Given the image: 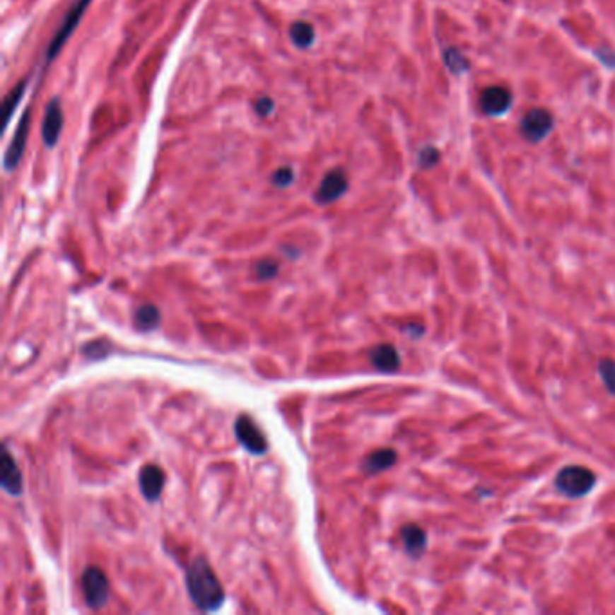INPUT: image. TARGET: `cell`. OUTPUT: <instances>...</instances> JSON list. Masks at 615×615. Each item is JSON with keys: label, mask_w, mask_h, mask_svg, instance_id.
<instances>
[{"label": "cell", "mask_w": 615, "mask_h": 615, "mask_svg": "<svg viewBox=\"0 0 615 615\" xmlns=\"http://www.w3.org/2000/svg\"><path fill=\"white\" fill-rule=\"evenodd\" d=\"M186 587L195 607L204 611H215L222 607L226 592L217 574L204 558H197L189 565L186 574Z\"/></svg>", "instance_id": "1"}, {"label": "cell", "mask_w": 615, "mask_h": 615, "mask_svg": "<svg viewBox=\"0 0 615 615\" xmlns=\"http://www.w3.org/2000/svg\"><path fill=\"white\" fill-rule=\"evenodd\" d=\"M595 486V474L588 467L567 466L556 476V489L568 498H581Z\"/></svg>", "instance_id": "2"}, {"label": "cell", "mask_w": 615, "mask_h": 615, "mask_svg": "<svg viewBox=\"0 0 615 615\" xmlns=\"http://www.w3.org/2000/svg\"><path fill=\"white\" fill-rule=\"evenodd\" d=\"M81 588H83L85 601L93 610H100L107 604L110 594L109 579L105 572L98 567H87L81 575Z\"/></svg>", "instance_id": "3"}, {"label": "cell", "mask_w": 615, "mask_h": 615, "mask_svg": "<svg viewBox=\"0 0 615 615\" xmlns=\"http://www.w3.org/2000/svg\"><path fill=\"white\" fill-rule=\"evenodd\" d=\"M235 435H237L238 443L253 455H264L269 450V443H267L266 435L260 430L257 423L250 415H240L235 421Z\"/></svg>", "instance_id": "4"}, {"label": "cell", "mask_w": 615, "mask_h": 615, "mask_svg": "<svg viewBox=\"0 0 615 615\" xmlns=\"http://www.w3.org/2000/svg\"><path fill=\"white\" fill-rule=\"evenodd\" d=\"M29 127H31V110H25V112L22 114L20 121H18V125H16L15 136H13L11 143H9L8 150H6L4 168L8 170V172H11V170H15L16 166H18V161H20L22 153H24L25 143H28Z\"/></svg>", "instance_id": "5"}, {"label": "cell", "mask_w": 615, "mask_h": 615, "mask_svg": "<svg viewBox=\"0 0 615 615\" xmlns=\"http://www.w3.org/2000/svg\"><path fill=\"white\" fill-rule=\"evenodd\" d=\"M90 4V0H80L76 6H74L71 11H69V15L65 16L64 24H62V28L58 29V33L54 35V38H52L51 45H49V52H47V58L49 60H52V58L57 57L58 52H60V49L64 47L65 42L69 40V37L73 35L74 29L78 28V24H80L81 16H83V11L87 9V6Z\"/></svg>", "instance_id": "6"}, {"label": "cell", "mask_w": 615, "mask_h": 615, "mask_svg": "<svg viewBox=\"0 0 615 615\" xmlns=\"http://www.w3.org/2000/svg\"><path fill=\"white\" fill-rule=\"evenodd\" d=\"M554 127L552 114L545 109H532L522 119V132L531 141H541Z\"/></svg>", "instance_id": "7"}, {"label": "cell", "mask_w": 615, "mask_h": 615, "mask_svg": "<svg viewBox=\"0 0 615 615\" xmlns=\"http://www.w3.org/2000/svg\"><path fill=\"white\" fill-rule=\"evenodd\" d=\"M62 129H64V112L58 100H51L45 109L44 123H42V139L45 146L52 148L60 139Z\"/></svg>", "instance_id": "8"}, {"label": "cell", "mask_w": 615, "mask_h": 615, "mask_svg": "<svg viewBox=\"0 0 615 615\" xmlns=\"http://www.w3.org/2000/svg\"><path fill=\"white\" fill-rule=\"evenodd\" d=\"M2 489L11 496H20L22 491H24V479H22L20 467L16 464L15 457L9 453L8 446H4V453H2Z\"/></svg>", "instance_id": "9"}, {"label": "cell", "mask_w": 615, "mask_h": 615, "mask_svg": "<svg viewBox=\"0 0 615 615\" xmlns=\"http://www.w3.org/2000/svg\"><path fill=\"white\" fill-rule=\"evenodd\" d=\"M166 474L156 464H146L141 471H139V487L141 493L148 502H156L161 496L163 489H165Z\"/></svg>", "instance_id": "10"}, {"label": "cell", "mask_w": 615, "mask_h": 615, "mask_svg": "<svg viewBox=\"0 0 615 615\" xmlns=\"http://www.w3.org/2000/svg\"><path fill=\"white\" fill-rule=\"evenodd\" d=\"M346 188H348V181H346L345 173L341 170H332L323 177L322 184L316 192V201L320 204H330V202L338 201L346 192Z\"/></svg>", "instance_id": "11"}, {"label": "cell", "mask_w": 615, "mask_h": 615, "mask_svg": "<svg viewBox=\"0 0 615 615\" xmlns=\"http://www.w3.org/2000/svg\"><path fill=\"white\" fill-rule=\"evenodd\" d=\"M511 101H512L511 93H509L505 87H500V85L487 87V89L480 94V105H482V109L486 110L489 116H502L503 112L509 110Z\"/></svg>", "instance_id": "12"}, {"label": "cell", "mask_w": 615, "mask_h": 615, "mask_svg": "<svg viewBox=\"0 0 615 615\" xmlns=\"http://www.w3.org/2000/svg\"><path fill=\"white\" fill-rule=\"evenodd\" d=\"M370 361L379 372L390 374V372L399 370L401 356H399L397 348L394 345H377L375 348L370 350Z\"/></svg>", "instance_id": "13"}, {"label": "cell", "mask_w": 615, "mask_h": 615, "mask_svg": "<svg viewBox=\"0 0 615 615\" xmlns=\"http://www.w3.org/2000/svg\"><path fill=\"white\" fill-rule=\"evenodd\" d=\"M401 538L402 545H404V549H406V552L411 558H421L423 552L426 551L428 534L418 525L402 527Z\"/></svg>", "instance_id": "14"}, {"label": "cell", "mask_w": 615, "mask_h": 615, "mask_svg": "<svg viewBox=\"0 0 615 615\" xmlns=\"http://www.w3.org/2000/svg\"><path fill=\"white\" fill-rule=\"evenodd\" d=\"M397 462V453L390 447H382V450L374 451L365 459L363 462V469L366 473H381V471L388 469Z\"/></svg>", "instance_id": "15"}, {"label": "cell", "mask_w": 615, "mask_h": 615, "mask_svg": "<svg viewBox=\"0 0 615 615\" xmlns=\"http://www.w3.org/2000/svg\"><path fill=\"white\" fill-rule=\"evenodd\" d=\"M134 322L139 330H153L161 322V312L153 303H145L136 310Z\"/></svg>", "instance_id": "16"}, {"label": "cell", "mask_w": 615, "mask_h": 615, "mask_svg": "<svg viewBox=\"0 0 615 615\" xmlns=\"http://www.w3.org/2000/svg\"><path fill=\"white\" fill-rule=\"evenodd\" d=\"M291 40L298 45V47H309L314 42V28L309 22H294L289 29Z\"/></svg>", "instance_id": "17"}, {"label": "cell", "mask_w": 615, "mask_h": 615, "mask_svg": "<svg viewBox=\"0 0 615 615\" xmlns=\"http://www.w3.org/2000/svg\"><path fill=\"white\" fill-rule=\"evenodd\" d=\"M24 89H25V83L22 81V83H18L15 87V89L11 90V93L6 96L4 105H2V117H4V121L8 123L9 119H11L13 112H15L16 105H18V101L22 100V96H24Z\"/></svg>", "instance_id": "18"}, {"label": "cell", "mask_w": 615, "mask_h": 615, "mask_svg": "<svg viewBox=\"0 0 615 615\" xmlns=\"http://www.w3.org/2000/svg\"><path fill=\"white\" fill-rule=\"evenodd\" d=\"M597 370H599V375L603 379L604 386H607V390L611 395H615V363L610 361V359H603L599 366H597Z\"/></svg>", "instance_id": "19"}, {"label": "cell", "mask_w": 615, "mask_h": 615, "mask_svg": "<svg viewBox=\"0 0 615 615\" xmlns=\"http://www.w3.org/2000/svg\"><path fill=\"white\" fill-rule=\"evenodd\" d=\"M109 352H110V345L107 341H101V339L89 343V345L83 348V354L87 356L89 359L107 358V354H109Z\"/></svg>", "instance_id": "20"}, {"label": "cell", "mask_w": 615, "mask_h": 615, "mask_svg": "<svg viewBox=\"0 0 615 615\" xmlns=\"http://www.w3.org/2000/svg\"><path fill=\"white\" fill-rule=\"evenodd\" d=\"M257 276L260 278V280H273L274 276L278 274V264L274 260H269V258H266V260H260L257 264Z\"/></svg>", "instance_id": "21"}, {"label": "cell", "mask_w": 615, "mask_h": 615, "mask_svg": "<svg viewBox=\"0 0 615 615\" xmlns=\"http://www.w3.org/2000/svg\"><path fill=\"white\" fill-rule=\"evenodd\" d=\"M294 181V172L291 168H280L273 173V184L278 188H287L289 184H293Z\"/></svg>", "instance_id": "22"}, {"label": "cell", "mask_w": 615, "mask_h": 615, "mask_svg": "<svg viewBox=\"0 0 615 615\" xmlns=\"http://www.w3.org/2000/svg\"><path fill=\"white\" fill-rule=\"evenodd\" d=\"M254 110H257V114L260 117L269 116V114L274 110L273 100H271V98H260V100H257V103H254Z\"/></svg>", "instance_id": "23"}, {"label": "cell", "mask_w": 615, "mask_h": 615, "mask_svg": "<svg viewBox=\"0 0 615 615\" xmlns=\"http://www.w3.org/2000/svg\"><path fill=\"white\" fill-rule=\"evenodd\" d=\"M438 161V152L433 148H426L421 153V165L423 166H431Z\"/></svg>", "instance_id": "24"}]
</instances>
